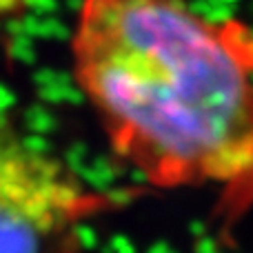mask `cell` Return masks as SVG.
<instances>
[{"instance_id": "obj_1", "label": "cell", "mask_w": 253, "mask_h": 253, "mask_svg": "<svg viewBox=\"0 0 253 253\" xmlns=\"http://www.w3.org/2000/svg\"><path fill=\"white\" fill-rule=\"evenodd\" d=\"M74 80L111 151L162 191L211 189L224 218L253 207V25L187 0H80Z\"/></svg>"}, {"instance_id": "obj_2", "label": "cell", "mask_w": 253, "mask_h": 253, "mask_svg": "<svg viewBox=\"0 0 253 253\" xmlns=\"http://www.w3.org/2000/svg\"><path fill=\"white\" fill-rule=\"evenodd\" d=\"M107 207L60 160L0 138V253H47Z\"/></svg>"}]
</instances>
